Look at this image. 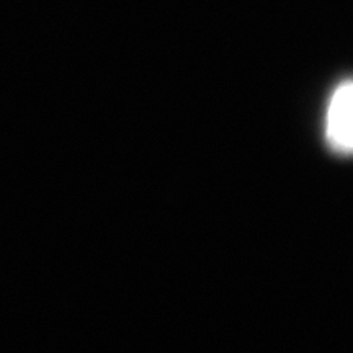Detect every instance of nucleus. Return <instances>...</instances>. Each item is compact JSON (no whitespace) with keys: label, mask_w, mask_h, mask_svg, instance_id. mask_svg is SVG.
<instances>
[{"label":"nucleus","mask_w":353,"mask_h":353,"mask_svg":"<svg viewBox=\"0 0 353 353\" xmlns=\"http://www.w3.org/2000/svg\"><path fill=\"white\" fill-rule=\"evenodd\" d=\"M324 132L334 152L353 156V79L334 88L325 110Z\"/></svg>","instance_id":"1"}]
</instances>
